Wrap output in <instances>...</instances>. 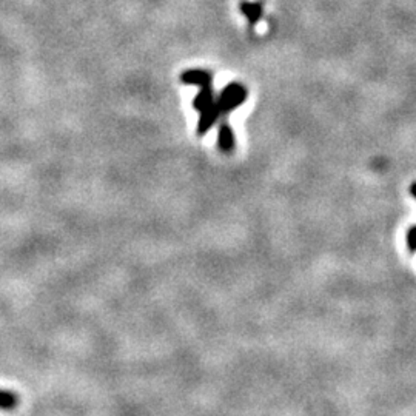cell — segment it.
<instances>
[{
	"mask_svg": "<svg viewBox=\"0 0 416 416\" xmlns=\"http://www.w3.org/2000/svg\"><path fill=\"white\" fill-rule=\"evenodd\" d=\"M407 247L410 252H416V225L407 232Z\"/></svg>",
	"mask_w": 416,
	"mask_h": 416,
	"instance_id": "7a4b0ae2",
	"label": "cell"
},
{
	"mask_svg": "<svg viewBox=\"0 0 416 416\" xmlns=\"http://www.w3.org/2000/svg\"><path fill=\"white\" fill-rule=\"evenodd\" d=\"M19 404V397L8 390H0V408L2 410H13Z\"/></svg>",
	"mask_w": 416,
	"mask_h": 416,
	"instance_id": "6da1fadb",
	"label": "cell"
},
{
	"mask_svg": "<svg viewBox=\"0 0 416 416\" xmlns=\"http://www.w3.org/2000/svg\"><path fill=\"white\" fill-rule=\"evenodd\" d=\"M410 195L416 199V182H413V184L410 185Z\"/></svg>",
	"mask_w": 416,
	"mask_h": 416,
	"instance_id": "3957f363",
	"label": "cell"
}]
</instances>
